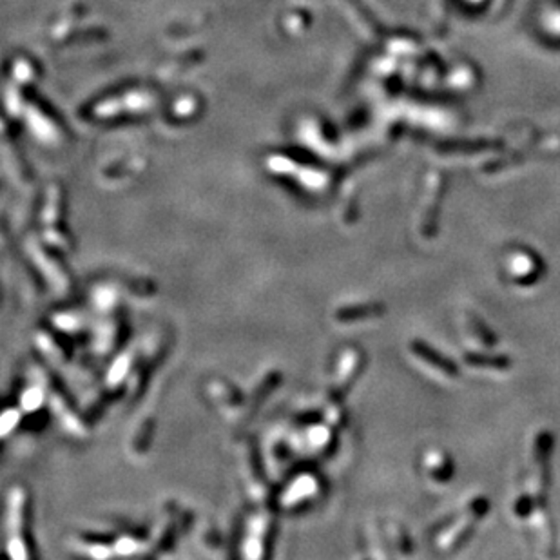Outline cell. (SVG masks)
Listing matches in <instances>:
<instances>
[{
	"label": "cell",
	"mask_w": 560,
	"mask_h": 560,
	"mask_svg": "<svg viewBox=\"0 0 560 560\" xmlns=\"http://www.w3.org/2000/svg\"><path fill=\"white\" fill-rule=\"evenodd\" d=\"M488 508H490V506H488V501H486V499H477V501L471 502L466 508V511H464V515H462L455 524L451 526L450 530L446 531V535L439 541L442 550L448 551L455 550L461 542L466 541L471 531H473V528H475L477 522L481 521L482 515H486Z\"/></svg>",
	"instance_id": "1"
},
{
	"label": "cell",
	"mask_w": 560,
	"mask_h": 560,
	"mask_svg": "<svg viewBox=\"0 0 560 560\" xmlns=\"http://www.w3.org/2000/svg\"><path fill=\"white\" fill-rule=\"evenodd\" d=\"M411 352L416 354L419 359H422L424 363H428L430 367L437 368V370L444 374V376H450V377L459 376V368H457L455 363L451 361V359H448V357L442 356L441 352L433 350V348H431L430 345H427L424 341L413 339V341H411Z\"/></svg>",
	"instance_id": "2"
},
{
	"label": "cell",
	"mask_w": 560,
	"mask_h": 560,
	"mask_svg": "<svg viewBox=\"0 0 560 560\" xmlns=\"http://www.w3.org/2000/svg\"><path fill=\"white\" fill-rule=\"evenodd\" d=\"M542 270L539 259L533 258V254L517 252L510 261V272L519 283H530L537 279L539 272Z\"/></svg>",
	"instance_id": "3"
},
{
	"label": "cell",
	"mask_w": 560,
	"mask_h": 560,
	"mask_svg": "<svg viewBox=\"0 0 560 560\" xmlns=\"http://www.w3.org/2000/svg\"><path fill=\"white\" fill-rule=\"evenodd\" d=\"M385 314V305L383 303H367V305H354V307L341 308L337 312V318L343 321H357V319L377 318Z\"/></svg>",
	"instance_id": "4"
},
{
	"label": "cell",
	"mask_w": 560,
	"mask_h": 560,
	"mask_svg": "<svg viewBox=\"0 0 560 560\" xmlns=\"http://www.w3.org/2000/svg\"><path fill=\"white\" fill-rule=\"evenodd\" d=\"M347 365L348 367L343 368V374H341V379H339V392H345V390H348L350 388V385H352L354 381H356V377L359 376V372H361L363 368V354L357 352V350H352V352L348 354L347 356Z\"/></svg>",
	"instance_id": "5"
},
{
	"label": "cell",
	"mask_w": 560,
	"mask_h": 560,
	"mask_svg": "<svg viewBox=\"0 0 560 560\" xmlns=\"http://www.w3.org/2000/svg\"><path fill=\"white\" fill-rule=\"evenodd\" d=\"M468 365L482 368H508L511 365V359L508 356H482V354H468Z\"/></svg>",
	"instance_id": "6"
},
{
	"label": "cell",
	"mask_w": 560,
	"mask_h": 560,
	"mask_svg": "<svg viewBox=\"0 0 560 560\" xmlns=\"http://www.w3.org/2000/svg\"><path fill=\"white\" fill-rule=\"evenodd\" d=\"M428 470L431 477H435L439 481H446L451 475V461L446 455H431L428 459Z\"/></svg>",
	"instance_id": "7"
},
{
	"label": "cell",
	"mask_w": 560,
	"mask_h": 560,
	"mask_svg": "<svg viewBox=\"0 0 560 560\" xmlns=\"http://www.w3.org/2000/svg\"><path fill=\"white\" fill-rule=\"evenodd\" d=\"M468 321H470L471 330L475 332V336L479 337V339H481V341L484 343V345H488V347H493V345H495V343H497L495 334L491 332L490 328L486 327L484 323H482L481 319L477 318L475 314H470V316H468Z\"/></svg>",
	"instance_id": "8"
}]
</instances>
